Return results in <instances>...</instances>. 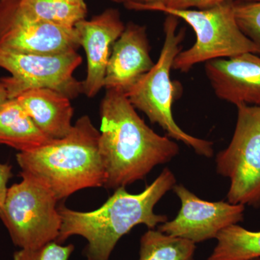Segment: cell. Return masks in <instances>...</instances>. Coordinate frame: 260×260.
Listing matches in <instances>:
<instances>
[{"mask_svg":"<svg viewBox=\"0 0 260 260\" xmlns=\"http://www.w3.org/2000/svg\"><path fill=\"white\" fill-rule=\"evenodd\" d=\"M99 153L107 189L143 180L179 153L172 138L157 134L138 115L125 93L107 90L100 108Z\"/></svg>","mask_w":260,"mask_h":260,"instance_id":"obj_1","label":"cell"},{"mask_svg":"<svg viewBox=\"0 0 260 260\" xmlns=\"http://www.w3.org/2000/svg\"><path fill=\"white\" fill-rule=\"evenodd\" d=\"M176 184L174 173L166 168L142 192L130 194L124 186L117 188L93 211H77L60 205L61 226L56 242L80 236L88 242L84 250L87 260H109L119 239L133 228L143 224L153 229L167 221V215L154 213V208Z\"/></svg>","mask_w":260,"mask_h":260,"instance_id":"obj_2","label":"cell"},{"mask_svg":"<svg viewBox=\"0 0 260 260\" xmlns=\"http://www.w3.org/2000/svg\"><path fill=\"white\" fill-rule=\"evenodd\" d=\"M100 131L88 116L80 117L69 134L40 148L19 152L21 174L40 181L58 200L85 188L104 186L106 173L99 153Z\"/></svg>","mask_w":260,"mask_h":260,"instance_id":"obj_3","label":"cell"},{"mask_svg":"<svg viewBox=\"0 0 260 260\" xmlns=\"http://www.w3.org/2000/svg\"><path fill=\"white\" fill-rule=\"evenodd\" d=\"M235 2L227 1L203 10H175L161 5L125 4L134 10L162 12L185 21L196 35L192 47L176 56L173 69L187 73L200 63L225 59L244 53L260 55V49L244 35L237 22Z\"/></svg>","mask_w":260,"mask_h":260,"instance_id":"obj_4","label":"cell"},{"mask_svg":"<svg viewBox=\"0 0 260 260\" xmlns=\"http://www.w3.org/2000/svg\"><path fill=\"white\" fill-rule=\"evenodd\" d=\"M178 25L179 18L167 15L164 26L165 39L158 61L125 94L133 107L144 113L153 124H158L169 138L181 142L201 156L210 158L213 143L188 134L173 116L174 88L171 70L185 36L184 30L177 31Z\"/></svg>","mask_w":260,"mask_h":260,"instance_id":"obj_5","label":"cell"},{"mask_svg":"<svg viewBox=\"0 0 260 260\" xmlns=\"http://www.w3.org/2000/svg\"><path fill=\"white\" fill-rule=\"evenodd\" d=\"M22 181L8 188L0 218L15 246L37 249L56 242L61 218L57 198L34 178L21 174Z\"/></svg>","mask_w":260,"mask_h":260,"instance_id":"obj_6","label":"cell"},{"mask_svg":"<svg viewBox=\"0 0 260 260\" xmlns=\"http://www.w3.org/2000/svg\"><path fill=\"white\" fill-rule=\"evenodd\" d=\"M232 141L216 155L218 174L230 179L228 202L260 207V107L238 105Z\"/></svg>","mask_w":260,"mask_h":260,"instance_id":"obj_7","label":"cell"},{"mask_svg":"<svg viewBox=\"0 0 260 260\" xmlns=\"http://www.w3.org/2000/svg\"><path fill=\"white\" fill-rule=\"evenodd\" d=\"M82 61L76 50L41 54L0 48V68L11 75L1 78L9 99L36 88L51 89L70 99H76L84 93L83 81L73 75Z\"/></svg>","mask_w":260,"mask_h":260,"instance_id":"obj_8","label":"cell"},{"mask_svg":"<svg viewBox=\"0 0 260 260\" xmlns=\"http://www.w3.org/2000/svg\"><path fill=\"white\" fill-rule=\"evenodd\" d=\"M80 47L75 28L43 21L25 11L20 0H0V48L15 52L52 54Z\"/></svg>","mask_w":260,"mask_h":260,"instance_id":"obj_9","label":"cell"},{"mask_svg":"<svg viewBox=\"0 0 260 260\" xmlns=\"http://www.w3.org/2000/svg\"><path fill=\"white\" fill-rule=\"evenodd\" d=\"M172 189L180 200L181 209L174 220L158 225L162 233L197 244L216 239L223 229L244 220L245 205L206 201L182 184H176Z\"/></svg>","mask_w":260,"mask_h":260,"instance_id":"obj_10","label":"cell"},{"mask_svg":"<svg viewBox=\"0 0 260 260\" xmlns=\"http://www.w3.org/2000/svg\"><path fill=\"white\" fill-rule=\"evenodd\" d=\"M75 28L88 63L83 93L87 97L93 98L104 88L111 49L124 31L125 25L119 12L109 8L90 20H80Z\"/></svg>","mask_w":260,"mask_h":260,"instance_id":"obj_11","label":"cell"},{"mask_svg":"<svg viewBox=\"0 0 260 260\" xmlns=\"http://www.w3.org/2000/svg\"><path fill=\"white\" fill-rule=\"evenodd\" d=\"M205 74L220 100L260 107V55L244 53L208 61Z\"/></svg>","mask_w":260,"mask_h":260,"instance_id":"obj_12","label":"cell"},{"mask_svg":"<svg viewBox=\"0 0 260 260\" xmlns=\"http://www.w3.org/2000/svg\"><path fill=\"white\" fill-rule=\"evenodd\" d=\"M154 64L150 54L146 28L129 23L113 44L104 88L126 93Z\"/></svg>","mask_w":260,"mask_h":260,"instance_id":"obj_13","label":"cell"},{"mask_svg":"<svg viewBox=\"0 0 260 260\" xmlns=\"http://www.w3.org/2000/svg\"><path fill=\"white\" fill-rule=\"evenodd\" d=\"M36 125L52 140L61 139L73 128V108L69 98L56 90L36 88L15 98Z\"/></svg>","mask_w":260,"mask_h":260,"instance_id":"obj_14","label":"cell"},{"mask_svg":"<svg viewBox=\"0 0 260 260\" xmlns=\"http://www.w3.org/2000/svg\"><path fill=\"white\" fill-rule=\"evenodd\" d=\"M51 140L36 125L16 99H8L0 107V144L26 152Z\"/></svg>","mask_w":260,"mask_h":260,"instance_id":"obj_15","label":"cell"},{"mask_svg":"<svg viewBox=\"0 0 260 260\" xmlns=\"http://www.w3.org/2000/svg\"><path fill=\"white\" fill-rule=\"evenodd\" d=\"M208 260H251L260 258V231L251 232L238 224L223 229Z\"/></svg>","mask_w":260,"mask_h":260,"instance_id":"obj_16","label":"cell"},{"mask_svg":"<svg viewBox=\"0 0 260 260\" xmlns=\"http://www.w3.org/2000/svg\"><path fill=\"white\" fill-rule=\"evenodd\" d=\"M195 250L190 240L149 229L140 239L138 260H194Z\"/></svg>","mask_w":260,"mask_h":260,"instance_id":"obj_17","label":"cell"},{"mask_svg":"<svg viewBox=\"0 0 260 260\" xmlns=\"http://www.w3.org/2000/svg\"><path fill=\"white\" fill-rule=\"evenodd\" d=\"M23 9L34 18L61 26L75 28L85 19L87 5L71 4L64 0H20Z\"/></svg>","mask_w":260,"mask_h":260,"instance_id":"obj_18","label":"cell"},{"mask_svg":"<svg viewBox=\"0 0 260 260\" xmlns=\"http://www.w3.org/2000/svg\"><path fill=\"white\" fill-rule=\"evenodd\" d=\"M234 11L239 28L260 49V1L235 3Z\"/></svg>","mask_w":260,"mask_h":260,"instance_id":"obj_19","label":"cell"},{"mask_svg":"<svg viewBox=\"0 0 260 260\" xmlns=\"http://www.w3.org/2000/svg\"><path fill=\"white\" fill-rule=\"evenodd\" d=\"M75 250L73 244L63 245L52 242L31 249H20L15 251L13 260H69Z\"/></svg>","mask_w":260,"mask_h":260,"instance_id":"obj_20","label":"cell"},{"mask_svg":"<svg viewBox=\"0 0 260 260\" xmlns=\"http://www.w3.org/2000/svg\"><path fill=\"white\" fill-rule=\"evenodd\" d=\"M227 1H233V0H168L167 4L164 6L175 10H189L191 8L203 10ZM246 1L256 2L260 0H246Z\"/></svg>","mask_w":260,"mask_h":260,"instance_id":"obj_21","label":"cell"},{"mask_svg":"<svg viewBox=\"0 0 260 260\" xmlns=\"http://www.w3.org/2000/svg\"><path fill=\"white\" fill-rule=\"evenodd\" d=\"M12 176L11 166L0 162V212L4 206L8 191L7 185Z\"/></svg>","mask_w":260,"mask_h":260,"instance_id":"obj_22","label":"cell"},{"mask_svg":"<svg viewBox=\"0 0 260 260\" xmlns=\"http://www.w3.org/2000/svg\"><path fill=\"white\" fill-rule=\"evenodd\" d=\"M8 99H9V98H8V91L5 88L4 83H3L1 78H0V107L5 102H6Z\"/></svg>","mask_w":260,"mask_h":260,"instance_id":"obj_23","label":"cell"},{"mask_svg":"<svg viewBox=\"0 0 260 260\" xmlns=\"http://www.w3.org/2000/svg\"><path fill=\"white\" fill-rule=\"evenodd\" d=\"M168 0H144L145 4L148 5H165L167 4Z\"/></svg>","mask_w":260,"mask_h":260,"instance_id":"obj_24","label":"cell"},{"mask_svg":"<svg viewBox=\"0 0 260 260\" xmlns=\"http://www.w3.org/2000/svg\"><path fill=\"white\" fill-rule=\"evenodd\" d=\"M64 1L73 5H83V6L86 5V3H85V0H64Z\"/></svg>","mask_w":260,"mask_h":260,"instance_id":"obj_25","label":"cell"},{"mask_svg":"<svg viewBox=\"0 0 260 260\" xmlns=\"http://www.w3.org/2000/svg\"><path fill=\"white\" fill-rule=\"evenodd\" d=\"M114 1L123 3L124 5L130 3H144V0H114Z\"/></svg>","mask_w":260,"mask_h":260,"instance_id":"obj_26","label":"cell"},{"mask_svg":"<svg viewBox=\"0 0 260 260\" xmlns=\"http://www.w3.org/2000/svg\"><path fill=\"white\" fill-rule=\"evenodd\" d=\"M251 260H260V258H256V259H251Z\"/></svg>","mask_w":260,"mask_h":260,"instance_id":"obj_27","label":"cell"}]
</instances>
